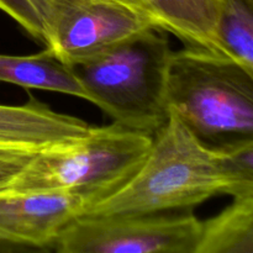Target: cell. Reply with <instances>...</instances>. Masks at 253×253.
<instances>
[{"mask_svg":"<svg viewBox=\"0 0 253 253\" xmlns=\"http://www.w3.org/2000/svg\"><path fill=\"white\" fill-rule=\"evenodd\" d=\"M253 194L230 172L220 147L203 142L174 113L152 136L137 172L86 215L157 214L189 210L210 198ZM83 214V215H84Z\"/></svg>","mask_w":253,"mask_h":253,"instance_id":"1","label":"cell"},{"mask_svg":"<svg viewBox=\"0 0 253 253\" xmlns=\"http://www.w3.org/2000/svg\"><path fill=\"white\" fill-rule=\"evenodd\" d=\"M166 105L212 147L253 138V71L197 47L172 51Z\"/></svg>","mask_w":253,"mask_h":253,"instance_id":"2","label":"cell"},{"mask_svg":"<svg viewBox=\"0 0 253 253\" xmlns=\"http://www.w3.org/2000/svg\"><path fill=\"white\" fill-rule=\"evenodd\" d=\"M160 30L136 35L72 71L115 124L155 135L167 121L166 79L172 48Z\"/></svg>","mask_w":253,"mask_h":253,"instance_id":"3","label":"cell"},{"mask_svg":"<svg viewBox=\"0 0 253 253\" xmlns=\"http://www.w3.org/2000/svg\"><path fill=\"white\" fill-rule=\"evenodd\" d=\"M151 143L152 135L115 123L93 127L77 142L37 153L5 193H72L93 205L137 172Z\"/></svg>","mask_w":253,"mask_h":253,"instance_id":"4","label":"cell"},{"mask_svg":"<svg viewBox=\"0 0 253 253\" xmlns=\"http://www.w3.org/2000/svg\"><path fill=\"white\" fill-rule=\"evenodd\" d=\"M202 221L180 215H79L59 232L61 253H195Z\"/></svg>","mask_w":253,"mask_h":253,"instance_id":"5","label":"cell"},{"mask_svg":"<svg viewBox=\"0 0 253 253\" xmlns=\"http://www.w3.org/2000/svg\"><path fill=\"white\" fill-rule=\"evenodd\" d=\"M151 29L155 21L136 0H54L44 49L72 67Z\"/></svg>","mask_w":253,"mask_h":253,"instance_id":"6","label":"cell"},{"mask_svg":"<svg viewBox=\"0 0 253 253\" xmlns=\"http://www.w3.org/2000/svg\"><path fill=\"white\" fill-rule=\"evenodd\" d=\"M90 205L72 193H1L0 244L52 247L62 229Z\"/></svg>","mask_w":253,"mask_h":253,"instance_id":"7","label":"cell"},{"mask_svg":"<svg viewBox=\"0 0 253 253\" xmlns=\"http://www.w3.org/2000/svg\"><path fill=\"white\" fill-rule=\"evenodd\" d=\"M91 128L85 121L56 113L32 96L22 105H0V143L4 145L40 152L77 142Z\"/></svg>","mask_w":253,"mask_h":253,"instance_id":"8","label":"cell"},{"mask_svg":"<svg viewBox=\"0 0 253 253\" xmlns=\"http://www.w3.org/2000/svg\"><path fill=\"white\" fill-rule=\"evenodd\" d=\"M0 82L56 91L89 101L88 91L71 67L54 58L46 49L31 56L0 54Z\"/></svg>","mask_w":253,"mask_h":253,"instance_id":"9","label":"cell"},{"mask_svg":"<svg viewBox=\"0 0 253 253\" xmlns=\"http://www.w3.org/2000/svg\"><path fill=\"white\" fill-rule=\"evenodd\" d=\"M232 199L221 212L202 221L195 253H253V194Z\"/></svg>","mask_w":253,"mask_h":253,"instance_id":"10","label":"cell"},{"mask_svg":"<svg viewBox=\"0 0 253 253\" xmlns=\"http://www.w3.org/2000/svg\"><path fill=\"white\" fill-rule=\"evenodd\" d=\"M158 30L169 32L188 47L219 53L215 25L193 0H136Z\"/></svg>","mask_w":253,"mask_h":253,"instance_id":"11","label":"cell"},{"mask_svg":"<svg viewBox=\"0 0 253 253\" xmlns=\"http://www.w3.org/2000/svg\"><path fill=\"white\" fill-rule=\"evenodd\" d=\"M215 36L220 54L253 71V0H220Z\"/></svg>","mask_w":253,"mask_h":253,"instance_id":"12","label":"cell"},{"mask_svg":"<svg viewBox=\"0 0 253 253\" xmlns=\"http://www.w3.org/2000/svg\"><path fill=\"white\" fill-rule=\"evenodd\" d=\"M53 5L54 0H0V10L43 44L48 35Z\"/></svg>","mask_w":253,"mask_h":253,"instance_id":"13","label":"cell"},{"mask_svg":"<svg viewBox=\"0 0 253 253\" xmlns=\"http://www.w3.org/2000/svg\"><path fill=\"white\" fill-rule=\"evenodd\" d=\"M37 153L39 151L0 143V194L9 189Z\"/></svg>","mask_w":253,"mask_h":253,"instance_id":"14","label":"cell"},{"mask_svg":"<svg viewBox=\"0 0 253 253\" xmlns=\"http://www.w3.org/2000/svg\"><path fill=\"white\" fill-rule=\"evenodd\" d=\"M205 14L208 15L210 20L214 22L215 30H216V19H217V10H219L220 0H193Z\"/></svg>","mask_w":253,"mask_h":253,"instance_id":"15","label":"cell"}]
</instances>
